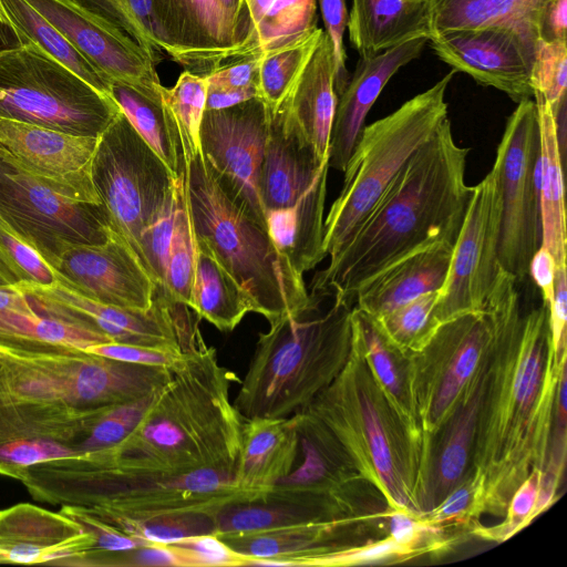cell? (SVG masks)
<instances>
[{
    "mask_svg": "<svg viewBox=\"0 0 567 567\" xmlns=\"http://www.w3.org/2000/svg\"><path fill=\"white\" fill-rule=\"evenodd\" d=\"M516 282L502 269L483 308L493 339L473 466L484 476V514L497 517L530 472L545 467L557 383L567 364L566 350L554 355L546 305L524 315Z\"/></svg>",
    "mask_w": 567,
    "mask_h": 567,
    "instance_id": "1",
    "label": "cell"
},
{
    "mask_svg": "<svg viewBox=\"0 0 567 567\" xmlns=\"http://www.w3.org/2000/svg\"><path fill=\"white\" fill-rule=\"evenodd\" d=\"M468 152L455 142L446 117L315 275L309 295H337L352 303L363 285L396 261L439 241L455 243L473 193L465 182Z\"/></svg>",
    "mask_w": 567,
    "mask_h": 567,
    "instance_id": "2",
    "label": "cell"
},
{
    "mask_svg": "<svg viewBox=\"0 0 567 567\" xmlns=\"http://www.w3.org/2000/svg\"><path fill=\"white\" fill-rule=\"evenodd\" d=\"M234 382L239 378L203 339L172 369L171 380L128 436L82 458L131 472L234 474L244 423L230 395Z\"/></svg>",
    "mask_w": 567,
    "mask_h": 567,
    "instance_id": "3",
    "label": "cell"
},
{
    "mask_svg": "<svg viewBox=\"0 0 567 567\" xmlns=\"http://www.w3.org/2000/svg\"><path fill=\"white\" fill-rule=\"evenodd\" d=\"M21 483L38 502L83 506L105 522L183 512L216 514L230 503L264 495L240 488L230 473L131 472L96 466L82 457L33 465Z\"/></svg>",
    "mask_w": 567,
    "mask_h": 567,
    "instance_id": "4",
    "label": "cell"
},
{
    "mask_svg": "<svg viewBox=\"0 0 567 567\" xmlns=\"http://www.w3.org/2000/svg\"><path fill=\"white\" fill-rule=\"evenodd\" d=\"M307 411L332 432L389 508L420 517L415 486L422 436L392 406L352 334L346 365Z\"/></svg>",
    "mask_w": 567,
    "mask_h": 567,
    "instance_id": "5",
    "label": "cell"
},
{
    "mask_svg": "<svg viewBox=\"0 0 567 567\" xmlns=\"http://www.w3.org/2000/svg\"><path fill=\"white\" fill-rule=\"evenodd\" d=\"M318 306L285 317L259 333L234 400L244 419L290 417L308 409L341 372L351 349V303L333 295Z\"/></svg>",
    "mask_w": 567,
    "mask_h": 567,
    "instance_id": "6",
    "label": "cell"
},
{
    "mask_svg": "<svg viewBox=\"0 0 567 567\" xmlns=\"http://www.w3.org/2000/svg\"><path fill=\"white\" fill-rule=\"evenodd\" d=\"M185 164L194 234L248 295L269 324L318 306L302 275L256 220L221 186L202 153Z\"/></svg>",
    "mask_w": 567,
    "mask_h": 567,
    "instance_id": "7",
    "label": "cell"
},
{
    "mask_svg": "<svg viewBox=\"0 0 567 567\" xmlns=\"http://www.w3.org/2000/svg\"><path fill=\"white\" fill-rule=\"evenodd\" d=\"M456 71L364 125L346 165L343 185L323 223V250L336 257L409 158L447 117L445 93Z\"/></svg>",
    "mask_w": 567,
    "mask_h": 567,
    "instance_id": "8",
    "label": "cell"
},
{
    "mask_svg": "<svg viewBox=\"0 0 567 567\" xmlns=\"http://www.w3.org/2000/svg\"><path fill=\"white\" fill-rule=\"evenodd\" d=\"M329 159H320L285 110L270 112L259 173V197L268 231L303 275L327 256L323 214Z\"/></svg>",
    "mask_w": 567,
    "mask_h": 567,
    "instance_id": "9",
    "label": "cell"
},
{
    "mask_svg": "<svg viewBox=\"0 0 567 567\" xmlns=\"http://www.w3.org/2000/svg\"><path fill=\"white\" fill-rule=\"evenodd\" d=\"M121 112L106 96L35 44L0 53V117L99 137Z\"/></svg>",
    "mask_w": 567,
    "mask_h": 567,
    "instance_id": "10",
    "label": "cell"
},
{
    "mask_svg": "<svg viewBox=\"0 0 567 567\" xmlns=\"http://www.w3.org/2000/svg\"><path fill=\"white\" fill-rule=\"evenodd\" d=\"M91 175L115 233L143 265L142 236L174 197L178 177L122 111L99 137Z\"/></svg>",
    "mask_w": 567,
    "mask_h": 567,
    "instance_id": "11",
    "label": "cell"
},
{
    "mask_svg": "<svg viewBox=\"0 0 567 567\" xmlns=\"http://www.w3.org/2000/svg\"><path fill=\"white\" fill-rule=\"evenodd\" d=\"M0 219L52 268L69 248L104 244L117 235L103 204L58 192L1 148Z\"/></svg>",
    "mask_w": 567,
    "mask_h": 567,
    "instance_id": "12",
    "label": "cell"
},
{
    "mask_svg": "<svg viewBox=\"0 0 567 567\" xmlns=\"http://www.w3.org/2000/svg\"><path fill=\"white\" fill-rule=\"evenodd\" d=\"M492 169L501 193L499 264L516 281H523L542 245L539 124L534 99L517 103L508 117Z\"/></svg>",
    "mask_w": 567,
    "mask_h": 567,
    "instance_id": "13",
    "label": "cell"
},
{
    "mask_svg": "<svg viewBox=\"0 0 567 567\" xmlns=\"http://www.w3.org/2000/svg\"><path fill=\"white\" fill-rule=\"evenodd\" d=\"M162 50L185 71L205 76L256 55L245 0H151Z\"/></svg>",
    "mask_w": 567,
    "mask_h": 567,
    "instance_id": "14",
    "label": "cell"
},
{
    "mask_svg": "<svg viewBox=\"0 0 567 567\" xmlns=\"http://www.w3.org/2000/svg\"><path fill=\"white\" fill-rule=\"evenodd\" d=\"M493 339L489 313L483 309L452 317L427 344L411 353L412 392L422 435L449 415L484 363Z\"/></svg>",
    "mask_w": 567,
    "mask_h": 567,
    "instance_id": "15",
    "label": "cell"
},
{
    "mask_svg": "<svg viewBox=\"0 0 567 567\" xmlns=\"http://www.w3.org/2000/svg\"><path fill=\"white\" fill-rule=\"evenodd\" d=\"M14 288L37 312L87 324L116 342L187 350L203 340L190 308L158 292L152 308L132 310L86 298L59 280L52 286L18 284Z\"/></svg>",
    "mask_w": 567,
    "mask_h": 567,
    "instance_id": "16",
    "label": "cell"
},
{
    "mask_svg": "<svg viewBox=\"0 0 567 567\" xmlns=\"http://www.w3.org/2000/svg\"><path fill=\"white\" fill-rule=\"evenodd\" d=\"M105 406L44 402L0 389V475L21 482L33 465L82 457L80 444Z\"/></svg>",
    "mask_w": 567,
    "mask_h": 567,
    "instance_id": "17",
    "label": "cell"
},
{
    "mask_svg": "<svg viewBox=\"0 0 567 567\" xmlns=\"http://www.w3.org/2000/svg\"><path fill=\"white\" fill-rule=\"evenodd\" d=\"M501 193L492 169L476 186L454 244L449 271L437 292L436 312L445 320L483 310L498 278Z\"/></svg>",
    "mask_w": 567,
    "mask_h": 567,
    "instance_id": "18",
    "label": "cell"
},
{
    "mask_svg": "<svg viewBox=\"0 0 567 567\" xmlns=\"http://www.w3.org/2000/svg\"><path fill=\"white\" fill-rule=\"evenodd\" d=\"M270 123L260 96L221 110H205L200 153L224 189L256 220L266 219L259 197V173Z\"/></svg>",
    "mask_w": 567,
    "mask_h": 567,
    "instance_id": "19",
    "label": "cell"
},
{
    "mask_svg": "<svg viewBox=\"0 0 567 567\" xmlns=\"http://www.w3.org/2000/svg\"><path fill=\"white\" fill-rule=\"evenodd\" d=\"M488 354L445 420L434 432L422 435L415 486L420 517L435 508L474 470L477 425L488 381Z\"/></svg>",
    "mask_w": 567,
    "mask_h": 567,
    "instance_id": "20",
    "label": "cell"
},
{
    "mask_svg": "<svg viewBox=\"0 0 567 567\" xmlns=\"http://www.w3.org/2000/svg\"><path fill=\"white\" fill-rule=\"evenodd\" d=\"M427 43L456 72L502 91L514 102L534 99L532 70L536 50L513 31L501 28L433 33Z\"/></svg>",
    "mask_w": 567,
    "mask_h": 567,
    "instance_id": "21",
    "label": "cell"
},
{
    "mask_svg": "<svg viewBox=\"0 0 567 567\" xmlns=\"http://www.w3.org/2000/svg\"><path fill=\"white\" fill-rule=\"evenodd\" d=\"M99 137L71 135L0 117L1 150L58 192L92 204H102L91 175Z\"/></svg>",
    "mask_w": 567,
    "mask_h": 567,
    "instance_id": "22",
    "label": "cell"
},
{
    "mask_svg": "<svg viewBox=\"0 0 567 567\" xmlns=\"http://www.w3.org/2000/svg\"><path fill=\"white\" fill-rule=\"evenodd\" d=\"M53 269L61 284L107 306L148 310L155 300V282L118 235L69 248Z\"/></svg>",
    "mask_w": 567,
    "mask_h": 567,
    "instance_id": "23",
    "label": "cell"
},
{
    "mask_svg": "<svg viewBox=\"0 0 567 567\" xmlns=\"http://www.w3.org/2000/svg\"><path fill=\"white\" fill-rule=\"evenodd\" d=\"M102 75L112 81L158 89L156 64L133 40L69 0H27Z\"/></svg>",
    "mask_w": 567,
    "mask_h": 567,
    "instance_id": "24",
    "label": "cell"
},
{
    "mask_svg": "<svg viewBox=\"0 0 567 567\" xmlns=\"http://www.w3.org/2000/svg\"><path fill=\"white\" fill-rule=\"evenodd\" d=\"M94 548V538L62 513L19 503L0 509V564L75 565Z\"/></svg>",
    "mask_w": 567,
    "mask_h": 567,
    "instance_id": "25",
    "label": "cell"
},
{
    "mask_svg": "<svg viewBox=\"0 0 567 567\" xmlns=\"http://www.w3.org/2000/svg\"><path fill=\"white\" fill-rule=\"evenodd\" d=\"M427 38H415L374 54L360 55L354 73L337 99L329 143V167L343 172L367 115L385 84L416 59Z\"/></svg>",
    "mask_w": 567,
    "mask_h": 567,
    "instance_id": "26",
    "label": "cell"
},
{
    "mask_svg": "<svg viewBox=\"0 0 567 567\" xmlns=\"http://www.w3.org/2000/svg\"><path fill=\"white\" fill-rule=\"evenodd\" d=\"M386 528V519L343 518L221 538L248 559L247 566L252 559H277L284 566H300L308 557L363 543L358 540L359 532Z\"/></svg>",
    "mask_w": 567,
    "mask_h": 567,
    "instance_id": "27",
    "label": "cell"
},
{
    "mask_svg": "<svg viewBox=\"0 0 567 567\" xmlns=\"http://www.w3.org/2000/svg\"><path fill=\"white\" fill-rule=\"evenodd\" d=\"M455 243L439 241L391 265L355 293V307L374 318L439 291L446 278Z\"/></svg>",
    "mask_w": 567,
    "mask_h": 567,
    "instance_id": "28",
    "label": "cell"
},
{
    "mask_svg": "<svg viewBox=\"0 0 567 567\" xmlns=\"http://www.w3.org/2000/svg\"><path fill=\"white\" fill-rule=\"evenodd\" d=\"M298 454L295 415L244 419L235 482L248 492L266 494L290 474Z\"/></svg>",
    "mask_w": 567,
    "mask_h": 567,
    "instance_id": "29",
    "label": "cell"
},
{
    "mask_svg": "<svg viewBox=\"0 0 567 567\" xmlns=\"http://www.w3.org/2000/svg\"><path fill=\"white\" fill-rule=\"evenodd\" d=\"M333 80L332 48L323 31L302 74L279 105L320 159H329L338 99Z\"/></svg>",
    "mask_w": 567,
    "mask_h": 567,
    "instance_id": "30",
    "label": "cell"
},
{
    "mask_svg": "<svg viewBox=\"0 0 567 567\" xmlns=\"http://www.w3.org/2000/svg\"><path fill=\"white\" fill-rule=\"evenodd\" d=\"M343 518L357 517L333 501L279 496L267 492L219 509L215 514V534L219 537L235 536Z\"/></svg>",
    "mask_w": 567,
    "mask_h": 567,
    "instance_id": "31",
    "label": "cell"
},
{
    "mask_svg": "<svg viewBox=\"0 0 567 567\" xmlns=\"http://www.w3.org/2000/svg\"><path fill=\"white\" fill-rule=\"evenodd\" d=\"M351 332L377 383L408 427L422 436L412 392L411 353L401 350L378 320L358 307L351 310Z\"/></svg>",
    "mask_w": 567,
    "mask_h": 567,
    "instance_id": "32",
    "label": "cell"
},
{
    "mask_svg": "<svg viewBox=\"0 0 567 567\" xmlns=\"http://www.w3.org/2000/svg\"><path fill=\"white\" fill-rule=\"evenodd\" d=\"M347 28L351 45L374 54L415 38H430L427 0H352Z\"/></svg>",
    "mask_w": 567,
    "mask_h": 567,
    "instance_id": "33",
    "label": "cell"
},
{
    "mask_svg": "<svg viewBox=\"0 0 567 567\" xmlns=\"http://www.w3.org/2000/svg\"><path fill=\"white\" fill-rule=\"evenodd\" d=\"M549 0H427L431 34L501 28L537 49L542 13ZM431 37V35H430Z\"/></svg>",
    "mask_w": 567,
    "mask_h": 567,
    "instance_id": "34",
    "label": "cell"
},
{
    "mask_svg": "<svg viewBox=\"0 0 567 567\" xmlns=\"http://www.w3.org/2000/svg\"><path fill=\"white\" fill-rule=\"evenodd\" d=\"M534 101L539 124L538 197L542 246L551 252L559 266L566 264L567 245L563 158L551 107L538 93L534 94Z\"/></svg>",
    "mask_w": 567,
    "mask_h": 567,
    "instance_id": "35",
    "label": "cell"
},
{
    "mask_svg": "<svg viewBox=\"0 0 567 567\" xmlns=\"http://www.w3.org/2000/svg\"><path fill=\"white\" fill-rule=\"evenodd\" d=\"M189 308L220 331H233L248 312H254L248 295L196 236Z\"/></svg>",
    "mask_w": 567,
    "mask_h": 567,
    "instance_id": "36",
    "label": "cell"
},
{
    "mask_svg": "<svg viewBox=\"0 0 567 567\" xmlns=\"http://www.w3.org/2000/svg\"><path fill=\"white\" fill-rule=\"evenodd\" d=\"M161 86L148 89L112 81L111 97L138 134L166 163L173 174L179 177L185 167L182 147L163 104Z\"/></svg>",
    "mask_w": 567,
    "mask_h": 567,
    "instance_id": "37",
    "label": "cell"
},
{
    "mask_svg": "<svg viewBox=\"0 0 567 567\" xmlns=\"http://www.w3.org/2000/svg\"><path fill=\"white\" fill-rule=\"evenodd\" d=\"M0 341L37 348L81 350L113 341L84 323L14 309H0Z\"/></svg>",
    "mask_w": 567,
    "mask_h": 567,
    "instance_id": "38",
    "label": "cell"
},
{
    "mask_svg": "<svg viewBox=\"0 0 567 567\" xmlns=\"http://www.w3.org/2000/svg\"><path fill=\"white\" fill-rule=\"evenodd\" d=\"M21 45L35 44L58 62L76 73L102 94L111 97V81L102 75L27 0H0Z\"/></svg>",
    "mask_w": 567,
    "mask_h": 567,
    "instance_id": "39",
    "label": "cell"
},
{
    "mask_svg": "<svg viewBox=\"0 0 567 567\" xmlns=\"http://www.w3.org/2000/svg\"><path fill=\"white\" fill-rule=\"evenodd\" d=\"M256 54L297 42L318 29L317 0H245Z\"/></svg>",
    "mask_w": 567,
    "mask_h": 567,
    "instance_id": "40",
    "label": "cell"
},
{
    "mask_svg": "<svg viewBox=\"0 0 567 567\" xmlns=\"http://www.w3.org/2000/svg\"><path fill=\"white\" fill-rule=\"evenodd\" d=\"M194 270L195 234L189 213L184 167L177 181L176 207L168 248L165 286L163 292L158 293L189 307Z\"/></svg>",
    "mask_w": 567,
    "mask_h": 567,
    "instance_id": "41",
    "label": "cell"
},
{
    "mask_svg": "<svg viewBox=\"0 0 567 567\" xmlns=\"http://www.w3.org/2000/svg\"><path fill=\"white\" fill-rule=\"evenodd\" d=\"M323 29L318 28L303 39L261 54L259 92L270 112H275L296 85Z\"/></svg>",
    "mask_w": 567,
    "mask_h": 567,
    "instance_id": "42",
    "label": "cell"
},
{
    "mask_svg": "<svg viewBox=\"0 0 567 567\" xmlns=\"http://www.w3.org/2000/svg\"><path fill=\"white\" fill-rule=\"evenodd\" d=\"M163 104L178 135L184 163L200 152V124L207 85L204 76L184 71L172 87L161 86Z\"/></svg>",
    "mask_w": 567,
    "mask_h": 567,
    "instance_id": "43",
    "label": "cell"
},
{
    "mask_svg": "<svg viewBox=\"0 0 567 567\" xmlns=\"http://www.w3.org/2000/svg\"><path fill=\"white\" fill-rule=\"evenodd\" d=\"M126 35L157 64L162 47L157 39L151 0H69Z\"/></svg>",
    "mask_w": 567,
    "mask_h": 567,
    "instance_id": "44",
    "label": "cell"
},
{
    "mask_svg": "<svg viewBox=\"0 0 567 567\" xmlns=\"http://www.w3.org/2000/svg\"><path fill=\"white\" fill-rule=\"evenodd\" d=\"M437 292L424 293L375 318L389 339L404 352L421 351L441 326L436 312Z\"/></svg>",
    "mask_w": 567,
    "mask_h": 567,
    "instance_id": "45",
    "label": "cell"
},
{
    "mask_svg": "<svg viewBox=\"0 0 567 567\" xmlns=\"http://www.w3.org/2000/svg\"><path fill=\"white\" fill-rule=\"evenodd\" d=\"M145 544H174L197 535L215 534V514L183 512L144 520L115 519L106 522Z\"/></svg>",
    "mask_w": 567,
    "mask_h": 567,
    "instance_id": "46",
    "label": "cell"
},
{
    "mask_svg": "<svg viewBox=\"0 0 567 567\" xmlns=\"http://www.w3.org/2000/svg\"><path fill=\"white\" fill-rule=\"evenodd\" d=\"M485 482L475 468L431 512L419 517L427 526L471 529L484 514Z\"/></svg>",
    "mask_w": 567,
    "mask_h": 567,
    "instance_id": "47",
    "label": "cell"
},
{
    "mask_svg": "<svg viewBox=\"0 0 567 567\" xmlns=\"http://www.w3.org/2000/svg\"><path fill=\"white\" fill-rule=\"evenodd\" d=\"M159 390L137 400L107 405L80 444L82 457L120 444L142 421Z\"/></svg>",
    "mask_w": 567,
    "mask_h": 567,
    "instance_id": "48",
    "label": "cell"
},
{
    "mask_svg": "<svg viewBox=\"0 0 567 567\" xmlns=\"http://www.w3.org/2000/svg\"><path fill=\"white\" fill-rule=\"evenodd\" d=\"M423 555H426L424 550L402 545L386 534L377 539L308 557L301 561L300 566L398 564Z\"/></svg>",
    "mask_w": 567,
    "mask_h": 567,
    "instance_id": "49",
    "label": "cell"
},
{
    "mask_svg": "<svg viewBox=\"0 0 567 567\" xmlns=\"http://www.w3.org/2000/svg\"><path fill=\"white\" fill-rule=\"evenodd\" d=\"M0 267L18 284L52 286L58 282L54 269L29 244L13 234L0 219Z\"/></svg>",
    "mask_w": 567,
    "mask_h": 567,
    "instance_id": "50",
    "label": "cell"
},
{
    "mask_svg": "<svg viewBox=\"0 0 567 567\" xmlns=\"http://www.w3.org/2000/svg\"><path fill=\"white\" fill-rule=\"evenodd\" d=\"M542 471L534 468L514 492L504 515L497 525L477 524L470 534L482 539L502 543L526 527L536 516Z\"/></svg>",
    "mask_w": 567,
    "mask_h": 567,
    "instance_id": "51",
    "label": "cell"
},
{
    "mask_svg": "<svg viewBox=\"0 0 567 567\" xmlns=\"http://www.w3.org/2000/svg\"><path fill=\"white\" fill-rule=\"evenodd\" d=\"M534 94L556 109L567 97V41H538L532 70Z\"/></svg>",
    "mask_w": 567,
    "mask_h": 567,
    "instance_id": "52",
    "label": "cell"
},
{
    "mask_svg": "<svg viewBox=\"0 0 567 567\" xmlns=\"http://www.w3.org/2000/svg\"><path fill=\"white\" fill-rule=\"evenodd\" d=\"M187 350L111 341L91 346L83 351L132 364L173 369L184 359Z\"/></svg>",
    "mask_w": 567,
    "mask_h": 567,
    "instance_id": "53",
    "label": "cell"
},
{
    "mask_svg": "<svg viewBox=\"0 0 567 567\" xmlns=\"http://www.w3.org/2000/svg\"><path fill=\"white\" fill-rule=\"evenodd\" d=\"M60 511L92 534L94 548L89 555L126 551L146 545L138 538L101 519L83 506L62 505Z\"/></svg>",
    "mask_w": 567,
    "mask_h": 567,
    "instance_id": "54",
    "label": "cell"
},
{
    "mask_svg": "<svg viewBox=\"0 0 567 567\" xmlns=\"http://www.w3.org/2000/svg\"><path fill=\"white\" fill-rule=\"evenodd\" d=\"M333 55V83L337 97L344 90L349 73L347 71V54L343 37L348 24V10L346 0H317Z\"/></svg>",
    "mask_w": 567,
    "mask_h": 567,
    "instance_id": "55",
    "label": "cell"
},
{
    "mask_svg": "<svg viewBox=\"0 0 567 567\" xmlns=\"http://www.w3.org/2000/svg\"><path fill=\"white\" fill-rule=\"evenodd\" d=\"M174 545L183 549L189 567L198 566H247L248 559L235 551L216 534L197 535Z\"/></svg>",
    "mask_w": 567,
    "mask_h": 567,
    "instance_id": "56",
    "label": "cell"
},
{
    "mask_svg": "<svg viewBox=\"0 0 567 567\" xmlns=\"http://www.w3.org/2000/svg\"><path fill=\"white\" fill-rule=\"evenodd\" d=\"M261 54L250 55L205 75L207 90H241L259 87V66Z\"/></svg>",
    "mask_w": 567,
    "mask_h": 567,
    "instance_id": "57",
    "label": "cell"
},
{
    "mask_svg": "<svg viewBox=\"0 0 567 567\" xmlns=\"http://www.w3.org/2000/svg\"><path fill=\"white\" fill-rule=\"evenodd\" d=\"M547 307V319L550 332L551 348L555 358H559L566 350V308H567V270L566 264L556 268L554 296Z\"/></svg>",
    "mask_w": 567,
    "mask_h": 567,
    "instance_id": "58",
    "label": "cell"
},
{
    "mask_svg": "<svg viewBox=\"0 0 567 567\" xmlns=\"http://www.w3.org/2000/svg\"><path fill=\"white\" fill-rule=\"evenodd\" d=\"M556 268L554 256L540 245L529 261L528 275L539 288L546 306L553 300Z\"/></svg>",
    "mask_w": 567,
    "mask_h": 567,
    "instance_id": "59",
    "label": "cell"
},
{
    "mask_svg": "<svg viewBox=\"0 0 567 567\" xmlns=\"http://www.w3.org/2000/svg\"><path fill=\"white\" fill-rule=\"evenodd\" d=\"M539 41H567V0H549L539 22Z\"/></svg>",
    "mask_w": 567,
    "mask_h": 567,
    "instance_id": "60",
    "label": "cell"
},
{
    "mask_svg": "<svg viewBox=\"0 0 567 567\" xmlns=\"http://www.w3.org/2000/svg\"><path fill=\"white\" fill-rule=\"evenodd\" d=\"M260 96L259 87L241 90H207L205 110H221Z\"/></svg>",
    "mask_w": 567,
    "mask_h": 567,
    "instance_id": "61",
    "label": "cell"
},
{
    "mask_svg": "<svg viewBox=\"0 0 567 567\" xmlns=\"http://www.w3.org/2000/svg\"><path fill=\"white\" fill-rule=\"evenodd\" d=\"M0 309L35 312L29 298L14 287L0 288Z\"/></svg>",
    "mask_w": 567,
    "mask_h": 567,
    "instance_id": "62",
    "label": "cell"
},
{
    "mask_svg": "<svg viewBox=\"0 0 567 567\" xmlns=\"http://www.w3.org/2000/svg\"><path fill=\"white\" fill-rule=\"evenodd\" d=\"M21 47L19 37L0 2V53Z\"/></svg>",
    "mask_w": 567,
    "mask_h": 567,
    "instance_id": "63",
    "label": "cell"
},
{
    "mask_svg": "<svg viewBox=\"0 0 567 567\" xmlns=\"http://www.w3.org/2000/svg\"><path fill=\"white\" fill-rule=\"evenodd\" d=\"M13 286H14V284H13L12 279L0 267V288H2V287H13Z\"/></svg>",
    "mask_w": 567,
    "mask_h": 567,
    "instance_id": "64",
    "label": "cell"
}]
</instances>
